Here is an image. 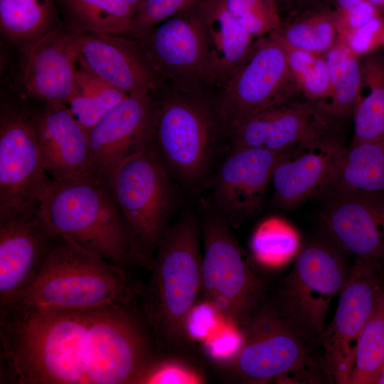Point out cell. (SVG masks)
Instances as JSON below:
<instances>
[{
    "mask_svg": "<svg viewBox=\"0 0 384 384\" xmlns=\"http://www.w3.org/2000/svg\"><path fill=\"white\" fill-rule=\"evenodd\" d=\"M346 253L330 240H314L297 252L275 303L312 343H319L333 299L339 295L351 270Z\"/></svg>",
    "mask_w": 384,
    "mask_h": 384,
    "instance_id": "9",
    "label": "cell"
},
{
    "mask_svg": "<svg viewBox=\"0 0 384 384\" xmlns=\"http://www.w3.org/2000/svg\"><path fill=\"white\" fill-rule=\"evenodd\" d=\"M31 119L42 163L51 179L61 181L92 171L87 133L66 103L46 102Z\"/></svg>",
    "mask_w": 384,
    "mask_h": 384,
    "instance_id": "22",
    "label": "cell"
},
{
    "mask_svg": "<svg viewBox=\"0 0 384 384\" xmlns=\"http://www.w3.org/2000/svg\"><path fill=\"white\" fill-rule=\"evenodd\" d=\"M77 64L70 33L58 26L24 48L23 87L46 103L67 104L76 91Z\"/></svg>",
    "mask_w": 384,
    "mask_h": 384,
    "instance_id": "21",
    "label": "cell"
},
{
    "mask_svg": "<svg viewBox=\"0 0 384 384\" xmlns=\"http://www.w3.org/2000/svg\"><path fill=\"white\" fill-rule=\"evenodd\" d=\"M143 292L125 268L58 236L35 281L0 309L135 305Z\"/></svg>",
    "mask_w": 384,
    "mask_h": 384,
    "instance_id": "3",
    "label": "cell"
},
{
    "mask_svg": "<svg viewBox=\"0 0 384 384\" xmlns=\"http://www.w3.org/2000/svg\"><path fill=\"white\" fill-rule=\"evenodd\" d=\"M217 108L186 95L154 100L153 141L172 180L191 189L206 178L215 153L219 127Z\"/></svg>",
    "mask_w": 384,
    "mask_h": 384,
    "instance_id": "8",
    "label": "cell"
},
{
    "mask_svg": "<svg viewBox=\"0 0 384 384\" xmlns=\"http://www.w3.org/2000/svg\"><path fill=\"white\" fill-rule=\"evenodd\" d=\"M359 59L361 82L352 112L351 144L384 138V55L371 51Z\"/></svg>",
    "mask_w": 384,
    "mask_h": 384,
    "instance_id": "24",
    "label": "cell"
},
{
    "mask_svg": "<svg viewBox=\"0 0 384 384\" xmlns=\"http://www.w3.org/2000/svg\"><path fill=\"white\" fill-rule=\"evenodd\" d=\"M52 179L31 119L14 109L0 119V213L38 206Z\"/></svg>",
    "mask_w": 384,
    "mask_h": 384,
    "instance_id": "12",
    "label": "cell"
},
{
    "mask_svg": "<svg viewBox=\"0 0 384 384\" xmlns=\"http://www.w3.org/2000/svg\"><path fill=\"white\" fill-rule=\"evenodd\" d=\"M206 375L201 366L183 353H159L136 384H201Z\"/></svg>",
    "mask_w": 384,
    "mask_h": 384,
    "instance_id": "34",
    "label": "cell"
},
{
    "mask_svg": "<svg viewBox=\"0 0 384 384\" xmlns=\"http://www.w3.org/2000/svg\"><path fill=\"white\" fill-rule=\"evenodd\" d=\"M199 218L184 211L161 238L140 309L160 353H186L189 321L201 293Z\"/></svg>",
    "mask_w": 384,
    "mask_h": 384,
    "instance_id": "2",
    "label": "cell"
},
{
    "mask_svg": "<svg viewBox=\"0 0 384 384\" xmlns=\"http://www.w3.org/2000/svg\"><path fill=\"white\" fill-rule=\"evenodd\" d=\"M384 370V284L356 345L348 384H376Z\"/></svg>",
    "mask_w": 384,
    "mask_h": 384,
    "instance_id": "31",
    "label": "cell"
},
{
    "mask_svg": "<svg viewBox=\"0 0 384 384\" xmlns=\"http://www.w3.org/2000/svg\"><path fill=\"white\" fill-rule=\"evenodd\" d=\"M129 93L79 68L76 91L67 105L87 133Z\"/></svg>",
    "mask_w": 384,
    "mask_h": 384,
    "instance_id": "30",
    "label": "cell"
},
{
    "mask_svg": "<svg viewBox=\"0 0 384 384\" xmlns=\"http://www.w3.org/2000/svg\"><path fill=\"white\" fill-rule=\"evenodd\" d=\"M384 21V0H367Z\"/></svg>",
    "mask_w": 384,
    "mask_h": 384,
    "instance_id": "39",
    "label": "cell"
},
{
    "mask_svg": "<svg viewBox=\"0 0 384 384\" xmlns=\"http://www.w3.org/2000/svg\"><path fill=\"white\" fill-rule=\"evenodd\" d=\"M108 184L129 231L133 262L150 271L158 244L179 201L153 135L118 166Z\"/></svg>",
    "mask_w": 384,
    "mask_h": 384,
    "instance_id": "7",
    "label": "cell"
},
{
    "mask_svg": "<svg viewBox=\"0 0 384 384\" xmlns=\"http://www.w3.org/2000/svg\"><path fill=\"white\" fill-rule=\"evenodd\" d=\"M376 384H384V370L382 372L380 377L378 378Z\"/></svg>",
    "mask_w": 384,
    "mask_h": 384,
    "instance_id": "41",
    "label": "cell"
},
{
    "mask_svg": "<svg viewBox=\"0 0 384 384\" xmlns=\"http://www.w3.org/2000/svg\"><path fill=\"white\" fill-rule=\"evenodd\" d=\"M329 118L308 100L295 99L264 110L230 132V148L280 153L329 134Z\"/></svg>",
    "mask_w": 384,
    "mask_h": 384,
    "instance_id": "19",
    "label": "cell"
},
{
    "mask_svg": "<svg viewBox=\"0 0 384 384\" xmlns=\"http://www.w3.org/2000/svg\"><path fill=\"white\" fill-rule=\"evenodd\" d=\"M232 352L215 359L221 375L230 383H292L316 364L314 343L284 315L275 302L262 300L247 324L239 331Z\"/></svg>",
    "mask_w": 384,
    "mask_h": 384,
    "instance_id": "6",
    "label": "cell"
},
{
    "mask_svg": "<svg viewBox=\"0 0 384 384\" xmlns=\"http://www.w3.org/2000/svg\"><path fill=\"white\" fill-rule=\"evenodd\" d=\"M223 85L216 108L223 128L230 132L250 117L301 93L284 46L270 34L254 41Z\"/></svg>",
    "mask_w": 384,
    "mask_h": 384,
    "instance_id": "10",
    "label": "cell"
},
{
    "mask_svg": "<svg viewBox=\"0 0 384 384\" xmlns=\"http://www.w3.org/2000/svg\"><path fill=\"white\" fill-rule=\"evenodd\" d=\"M299 235L285 220L272 218L256 228L250 240L254 261L270 267H277L289 260L299 250Z\"/></svg>",
    "mask_w": 384,
    "mask_h": 384,
    "instance_id": "32",
    "label": "cell"
},
{
    "mask_svg": "<svg viewBox=\"0 0 384 384\" xmlns=\"http://www.w3.org/2000/svg\"><path fill=\"white\" fill-rule=\"evenodd\" d=\"M365 0H336L335 12H342L356 6Z\"/></svg>",
    "mask_w": 384,
    "mask_h": 384,
    "instance_id": "38",
    "label": "cell"
},
{
    "mask_svg": "<svg viewBox=\"0 0 384 384\" xmlns=\"http://www.w3.org/2000/svg\"><path fill=\"white\" fill-rule=\"evenodd\" d=\"M195 0H144L137 11L131 33L149 30L187 9Z\"/></svg>",
    "mask_w": 384,
    "mask_h": 384,
    "instance_id": "36",
    "label": "cell"
},
{
    "mask_svg": "<svg viewBox=\"0 0 384 384\" xmlns=\"http://www.w3.org/2000/svg\"><path fill=\"white\" fill-rule=\"evenodd\" d=\"M282 153L230 148L212 179L211 203L231 228L240 226L260 212Z\"/></svg>",
    "mask_w": 384,
    "mask_h": 384,
    "instance_id": "14",
    "label": "cell"
},
{
    "mask_svg": "<svg viewBox=\"0 0 384 384\" xmlns=\"http://www.w3.org/2000/svg\"><path fill=\"white\" fill-rule=\"evenodd\" d=\"M380 43L384 47V28H383V31L382 37H381V42Z\"/></svg>",
    "mask_w": 384,
    "mask_h": 384,
    "instance_id": "42",
    "label": "cell"
},
{
    "mask_svg": "<svg viewBox=\"0 0 384 384\" xmlns=\"http://www.w3.org/2000/svg\"><path fill=\"white\" fill-rule=\"evenodd\" d=\"M186 9V15L176 14L137 35L161 76L183 86L211 82L201 27L193 14Z\"/></svg>",
    "mask_w": 384,
    "mask_h": 384,
    "instance_id": "18",
    "label": "cell"
},
{
    "mask_svg": "<svg viewBox=\"0 0 384 384\" xmlns=\"http://www.w3.org/2000/svg\"><path fill=\"white\" fill-rule=\"evenodd\" d=\"M384 21L377 16L356 31L338 38L352 53L359 57L373 51L375 40L378 38L381 42Z\"/></svg>",
    "mask_w": 384,
    "mask_h": 384,
    "instance_id": "37",
    "label": "cell"
},
{
    "mask_svg": "<svg viewBox=\"0 0 384 384\" xmlns=\"http://www.w3.org/2000/svg\"><path fill=\"white\" fill-rule=\"evenodd\" d=\"M344 148L340 140L328 134L283 152L271 181L277 203L291 208L324 194Z\"/></svg>",
    "mask_w": 384,
    "mask_h": 384,
    "instance_id": "20",
    "label": "cell"
},
{
    "mask_svg": "<svg viewBox=\"0 0 384 384\" xmlns=\"http://www.w3.org/2000/svg\"><path fill=\"white\" fill-rule=\"evenodd\" d=\"M128 2L133 8L135 9L136 12L138 9L141 6L144 0H125Z\"/></svg>",
    "mask_w": 384,
    "mask_h": 384,
    "instance_id": "40",
    "label": "cell"
},
{
    "mask_svg": "<svg viewBox=\"0 0 384 384\" xmlns=\"http://www.w3.org/2000/svg\"><path fill=\"white\" fill-rule=\"evenodd\" d=\"M230 14L253 37L270 34L282 24L274 0H220Z\"/></svg>",
    "mask_w": 384,
    "mask_h": 384,
    "instance_id": "35",
    "label": "cell"
},
{
    "mask_svg": "<svg viewBox=\"0 0 384 384\" xmlns=\"http://www.w3.org/2000/svg\"><path fill=\"white\" fill-rule=\"evenodd\" d=\"M384 193V138L345 146L324 194Z\"/></svg>",
    "mask_w": 384,
    "mask_h": 384,
    "instance_id": "25",
    "label": "cell"
},
{
    "mask_svg": "<svg viewBox=\"0 0 384 384\" xmlns=\"http://www.w3.org/2000/svg\"><path fill=\"white\" fill-rule=\"evenodd\" d=\"M322 55L329 71L330 87L315 105L329 119L352 114L361 82L359 57L341 39Z\"/></svg>",
    "mask_w": 384,
    "mask_h": 384,
    "instance_id": "27",
    "label": "cell"
},
{
    "mask_svg": "<svg viewBox=\"0 0 384 384\" xmlns=\"http://www.w3.org/2000/svg\"><path fill=\"white\" fill-rule=\"evenodd\" d=\"M274 1H275V2H276V3H277H277H278L279 1H287V0H274Z\"/></svg>",
    "mask_w": 384,
    "mask_h": 384,
    "instance_id": "43",
    "label": "cell"
},
{
    "mask_svg": "<svg viewBox=\"0 0 384 384\" xmlns=\"http://www.w3.org/2000/svg\"><path fill=\"white\" fill-rule=\"evenodd\" d=\"M73 33H131L136 10L125 0H57Z\"/></svg>",
    "mask_w": 384,
    "mask_h": 384,
    "instance_id": "26",
    "label": "cell"
},
{
    "mask_svg": "<svg viewBox=\"0 0 384 384\" xmlns=\"http://www.w3.org/2000/svg\"><path fill=\"white\" fill-rule=\"evenodd\" d=\"M38 213L56 235L125 269L134 264L129 231L112 191L92 171L52 179Z\"/></svg>",
    "mask_w": 384,
    "mask_h": 384,
    "instance_id": "4",
    "label": "cell"
},
{
    "mask_svg": "<svg viewBox=\"0 0 384 384\" xmlns=\"http://www.w3.org/2000/svg\"><path fill=\"white\" fill-rule=\"evenodd\" d=\"M57 0H0V28L26 48L58 27Z\"/></svg>",
    "mask_w": 384,
    "mask_h": 384,
    "instance_id": "28",
    "label": "cell"
},
{
    "mask_svg": "<svg viewBox=\"0 0 384 384\" xmlns=\"http://www.w3.org/2000/svg\"><path fill=\"white\" fill-rule=\"evenodd\" d=\"M283 45L323 55L338 39L334 11L306 12L270 33Z\"/></svg>",
    "mask_w": 384,
    "mask_h": 384,
    "instance_id": "29",
    "label": "cell"
},
{
    "mask_svg": "<svg viewBox=\"0 0 384 384\" xmlns=\"http://www.w3.org/2000/svg\"><path fill=\"white\" fill-rule=\"evenodd\" d=\"M58 238L38 206L0 213V307L32 284Z\"/></svg>",
    "mask_w": 384,
    "mask_h": 384,
    "instance_id": "13",
    "label": "cell"
},
{
    "mask_svg": "<svg viewBox=\"0 0 384 384\" xmlns=\"http://www.w3.org/2000/svg\"><path fill=\"white\" fill-rule=\"evenodd\" d=\"M1 364L18 384H136L159 353L136 305L1 309Z\"/></svg>",
    "mask_w": 384,
    "mask_h": 384,
    "instance_id": "1",
    "label": "cell"
},
{
    "mask_svg": "<svg viewBox=\"0 0 384 384\" xmlns=\"http://www.w3.org/2000/svg\"><path fill=\"white\" fill-rule=\"evenodd\" d=\"M187 9L201 27L211 82L224 85L248 52L254 37L230 14L220 0H195Z\"/></svg>",
    "mask_w": 384,
    "mask_h": 384,
    "instance_id": "23",
    "label": "cell"
},
{
    "mask_svg": "<svg viewBox=\"0 0 384 384\" xmlns=\"http://www.w3.org/2000/svg\"><path fill=\"white\" fill-rule=\"evenodd\" d=\"M284 47L290 71L301 93L316 105L327 95L330 87L329 71L323 55Z\"/></svg>",
    "mask_w": 384,
    "mask_h": 384,
    "instance_id": "33",
    "label": "cell"
},
{
    "mask_svg": "<svg viewBox=\"0 0 384 384\" xmlns=\"http://www.w3.org/2000/svg\"><path fill=\"white\" fill-rule=\"evenodd\" d=\"M329 197L321 213L328 239L354 259L384 267V193Z\"/></svg>",
    "mask_w": 384,
    "mask_h": 384,
    "instance_id": "15",
    "label": "cell"
},
{
    "mask_svg": "<svg viewBox=\"0 0 384 384\" xmlns=\"http://www.w3.org/2000/svg\"><path fill=\"white\" fill-rule=\"evenodd\" d=\"M70 35L80 68L127 93L159 87L162 76L139 40L115 34Z\"/></svg>",
    "mask_w": 384,
    "mask_h": 384,
    "instance_id": "17",
    "label": "cell"
},
{
    "mask_svg": "<svg viewBox=\"0 0 384 384\" xmlns=\"http://www.w3.org/2000/svg\"><path fill=\"white\" fill-rule=\"evenodd\" d=\"M151 93L129 92L87 132L92 171L107 183L118 166L152 138Z\"/></svg>",
    "mask_w": 384,
    "mask_h": 384,
    "instance_id": "16",
    "label": "cell"
},
{
    "mask_svg": "<svg viewBox=\"0 0 384 384\" xmlns=\"http://www.w3.org/2000/svg\"><path fill=\"white\" fill-rule=\"evenodd\" d=\"M201 213V296L219 319L238 331L264 299V284L253 258L240 246L231 226L211 201H202Z\"/></svg>",
    "mask_w": 384,
    "mask_h": 384,
    "instance_id": "5",
    "label": "cell"
},
{
    "mask_svg": "<svg viewBox=\"0 0 384 384\" xmlns=\"http://www.w3.org/2000/svg\"><path fill=\"white\" fill-rule=\"evenodd\" d=\"M383 284V266L354 259L336 313L321 335V353L316 358L330 383L348 384L358 338Z\"/></svg>",
    "mask_w": 384,
    "mask_h": 384,
    "instance_id": "11",
    "label": "cell"
}]
</instances>
